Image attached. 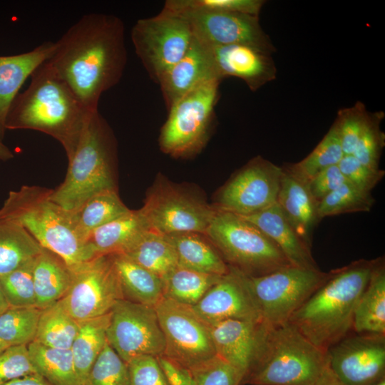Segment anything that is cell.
I'll use <instances>...</instances> for the list:
<instances>
[{
    "instance_id": "e0dca14e",
    "label": "cell",
    "mask_w": 385,
    "mask_h": 385,
    "mask_svg": "<svg viewBox=\"0 0 385 385\" xmlns=\"http://www.w3.org/2000/svg\"><path fill=\"white\" fill-rule=\"evenodd\" d=\"M326 353L329 368L344 385H374L385 378V335L349 334Z\"/></svg>"
},
{
    "instance_id": "c3c4849f",
    "label": "cell",
    "mask_w": 385,
    "mask_h": 385,
    "mask_svg": "<svg viewBox=\"0 0 385 385\" xmlns=\"http://www.w3.org/2000/svg\"><path fill=\"white\" fill-rule=\"evenodd\" d=\"M184 6L207 11L258 16L265 4L262 0H177Z\"/></svg>"
},
{
    "instance_id": "7a4b0ae2",
    "label": "cell",
    "mask_w": 385,
    "mask_h": 385,
    "mask_svg": "<svg viewBox=\"0 0 385 385\" xmlns=\"http://www.w3.org/2000/svg\"><path fill=\"white\" fill-rule=\"evenodd\" d=\"M377 260H358L329 271L328 278L288 322L314 345L327 351L352 330L356 306Z\"/></svg>"
},
{
    "instance_id": "52a82bcc",
    "label": "cell",
    "mask_w": 385,
    "mask_h": 385,
    "mask_svg": "<svg viewBox=\"0 0 385 385\" xmlns=\"http://www.w3.org/2000/svg\"><path fill=\"white\" fill-rule=\"evenodd\" d=\"M205 235L228 266L260 277L292 266L274 242L240 215L216 209Z\"/></svg>"
},
{
    "instance_id": "f6af8a7d",
    "label": "cell",
    "mask_w": 385,
    "mask_h": 385,
    "mask_svg": "<svg viewBox=\"0 0 385 385\" xmlns=\"http://www.w3.org/2000/svg\"><path fill=\"white\" fill-rule=\"evenodd\" d=\"M29 374H38L27 346H10L0 352V385Z\"/></svg>"
},
{
    "instance_id": "681fc988",
    "label": "cell",
    "mask_w": 385,
    "mask_h": 385,
    "mask_svg": "<svg viewBox=\"0 0 385 385\" xmlns=\"http://www.w3.org/2000/svg\"><path fill=\"white\" fill-rule=\"evenodd\" d=\"M346 182L344 176L337 165L318 173L309 180L307 185L310 193L319 202Z\"/></svg>"
},
{
    "instance_id": "d590c367",
    "label": "cell",
    "mask_w": 385,
    "mask_h": 385,
    "mask_svg": "<svg viewBox=\"0 0 385 385\" xmlns=\"http://www.w3.org/2000/svg\"><path fill=\"white\" fill-rule=\"evenodd\" d=\"M80 322L73 318L59 302L41 309L33 342L53 348L71 349Z\"/></svg>"
},
{
    "instance_id": "ffe728a7",
    "label": "cell",
    "mask_w": 385,
    "mask_h": 385,
    "mask_svg": "<svg viewBox=\"0 0 385 385\" xmlns=\"http://www.w3.org/2000/svg\"><path fill=\"white\" fill-rule=\"evenodd\" d=\"M213 79L220 80L216 74L209 46L194 37L185 54L157 83L168 109L185 94Z\"/></svg>"
},
{
    "instance_id": "f907efd6",
    "label": "cell",
    "mask_w": 385,
    "mask_h": 385,
    "mask_svg": "<svg viewBox=\"0 0 385 385\" xmlns=\"http://www.w3.org/2000/svg\"><path fill=\"white\" fill-rule=\"evenodd\" d=\"M157 361L169 385H193L192 370L167 356H156Z\"/></svg>"
},
{
    "instance_id": "f5cc1de1",
    "label": "cell",
    "mask_w": 385,
    "mask_h": 385,
    "mask_svg": "<svg viewBox=\"0 0 385 385\" xmlns=\"http://www.w3.org/2000/svg\"><path fill=\"white\" fill-rule=\"evenodd\" d=\"M312 385H344L333 374L327 364L319 377Z\"/></svg>"
},
{
    "instance_id": "bcb514c9",
    "label": "cell",
    "mask_w": 385,
    "mask_h": 385,
    "mask_svg": "<svg viewBox=\"0 0 385 385\" xmlns=\"http://www.w3.org/2000/svg\"><path fill=\"white\" fill-rule=\"evenodd\" d=\"M338 166L346 181L366 192H371L385 175L384 170L364 165L352 154L344 155Z\"/></svg>"
},
{
    "instance_id": "9a60e30c",
    "label": "cell",
    "mask_w": 385,
    "mask_h": 385,
    "mask_svg": "<svg viewBox=\"0 0 385 385\" xmlns=\"http://www.w3.org/2000/svg\"><path fill=\"white\" fill-rule=\"evenodd\" d=\"M282 168L257 156L221 188L215 208L247 216L277 203Z\"/></svg>"
},
{
    "instance_id": "f1b7e54d",
    "label": "cell",
    "mask_w": 385,
    "mask_h": 385,
    "mask_svg": "<svg viewBox=\"0 0 385 385\" xmlns=\"http://www.w3.org/2000/svg\"><path fill=\"white\" fill-rule=\"evenodd\" d=\"M201 235L195 232L167 235L177 253L178 265L220 276L228 273L230 268L227 264L216 248Z\"/></svg>"
},
{
    "instance_id": "603a6c76",
    "label": "cell",
    "mask_w": 385,
    "mask_h": 385,
    "mask_svg": "<svg viewBox=\"0 0 385 385\" xmlns=\"http://www.w3.org/2000/svg\"><path fill=\"white\" fill-rule=\"evenodd\" d=\"M242 217L270 237L292 266L319 269L312 256L311 247L298 235L277 203L256 213Z\"/></svg>"
},
{
    "instance_id": "836d02e7",
    "label": "cell",
    "mask_w": 385,
    "mask_h": 385,
    "mask_svg": "<svg viewBox=\"0 0 385 385\" xmlns=\"http://www.w3.org/2000/svg\"><path fill=\"white\" fill-rule=\"evenodd\" d=\"M38 374L53 385H80L71 349L53 348L32 342L27 345Z\"/></svg>"
},
{
    "instance_id": "ab89813d",
    "label": "cell",
    "mask_w": 385,
    "mask_h": 385,
    "mask_svg": "<svg viewBox=\"0 0 385 385\" xmlns=\"http://www.w3.org/2000/svg\"><path fill=\"white\" fill-rule=\"evenodd\" d=\"M35 259L0 277V284L10 307H36L33 274Z\"/></svg>"
},
{
    "instance_id": "cb8c5ba5",
    "label": "cell",
    "mask_w": 385,
    "mask_h": 385,
    "mask_svg": "<svg viewBox=\"0 0 385 385\" xmlns=\"http://www.w3.org/2000/svg\"><path fill=\"white\" fill-rule=\"evenodd\" d=\"M277 203L298 235L312 247L313 232L321 220L318 202L310 193L307 183L282 168Z\"/></svg>"
},
{
    "instance_id": "d6a6232c",
    "label": "cell",
    "mask_w": 385,
    "mask_h": 385,
    "mask_svg": "<svg viewBox=\"0 0 385 385\" xmlns=\"http://www.w3.org/2000/svg\"><path fill=\"white\" fill-rule=\"evenodd\" d=\"M110 317L111 312L80 322L78 332L71 347L80 385L83 384L107 342Z\"/></svg>"
},
{
    "instance_id": "4dcf8cb0",
    "label": "cell",
    "mask_w": 385,
    "mask_h": 385,
    "mask_svg": "<svg viewBox=\"0 0 385 385\" xmlns=\"http://www.w3.org/2000/svg\"><path fill=\"white\" fill-rule=\"evenodd\" d=\"M123 255L163 279L178 266L177 253L167 235L148 230Z\"/></svg>"
},
{
    "instance_id": "5b68a950",
    "label": "cell",
    "mask_w": 385,
    "mask_h": 385,
    "mask_svg": "<svg viewBox=\"0 0 385 385\" xmlns=\"http://www.w3.org/2000/svg\"><path fill=\"white\" fill-rule=\"evenodd\" d=\"M51 192L37 185L10 191L0 208V217L21 225L43 248L58 255L73 270L96 257L76 232L70 212L51 200Z\"/></svg>"
},
{
    "instance_id": "74e56055",
    "label": "cell",
    "mask_w": 385,
    "mask_h": 385,
    "mask_svg": "<svg viewBox=\"0 0 385 385\" xmlns=\"http://www.w3.org/2000/svg\"><path fill=\"white\" fill-rule=\"evenodd\" d=\"M41 309L9 307L0 315V339L10 346H27L36 337Z\"/></svg>"
},
{
    "instance_id": "6da1fadb",
    "label": "cell",
    "mask_w": 385,
    "mask_h": 385,
    "mask_svg": "<svg viewBox=\"0 0 385 385\" xmlns=\"http://www.w3.org/2000/svg\"><path fill=\"white\" fill-rule=\"evenodd\" d=\"M47 62L87 110L98 111L101 96L119 83L126 66L123 21L84 14L55 41Z\"/></svg>"
},
{
    "instance_id": "7dc6e473",
    "label": "cell",
    "mask_w": 385,
    "mask_h": 385,
    "mask_svg": "<svg viewBox=\"0 0 385 385\" xmlns=\"http://www.w3.org/2000/svg\"><path fill=\"white\" fill-rule=\"evenodd\" d=\"M127 366L128 385H169L155 356L135 358Z\"/></svg>"
},
{
    "instance_id": "83f0119b",
    "label": "cell",
    "mask_w": 385,
    "mask_h": 385,
    "mask_svg": "<svg viewBox=\"0 0 385 385\" xmlns=\"http://www.w3.org/2000/svg\"><path fill=\"white\" fill-rule=\"evenodd\" d=\"M111 255L125 299L155 307L164 298L161 278L123 254Z\"/></svg>"
},
{
    "instance_id": "4316f807",
    "label": "cell",
    "mask_w": 385,
    "mask_h": 385,
    "mask_svg": "<svg viewBox=\"0 0 385 385\" xmlns=\"http://www.w3.org/2000/svg\"><path fill=\"white\" fill-rule=\"evenodd\" d=\"M352 330L385 335V265L378 257L370 279L356 306Z\"/></svg>"
},
{
    "instance_id": "8fae6325",
    "label": "cell",
    "mask_w": 385,
    "mask_h": 385,
    "mask_svg": "<svg viewBox=\"0 0 385 385\" xmlns=\"http://www.w3.org/2000/svg\"><path fill=\"white\" fill-rule=\"evenodd\" d=\"M155 309L165 338L164 355L190 369L216 356L210 326L192 306L164 297Z\"/></svg>"
},
{
    "instance_id": "7402d4cb",
    "label": "cell",
    "mask_w": 385,
    "mask_h": 385,
    "mask_svg": "<svg viewBox=\"0 0 385 385\" xmlns=\"http://www.w3.org/2000/svg\"><path fill=\"white\" fill-rule=\"evenodd\" d=\"M55 42L46 41L34 49L11 56H0V139L6 132L11 106L26 80L52 55Z\"/></svg>"
},
{
    "instance_id": "d6986e66",
    "label": "cell",
    "mask_w": 385,
    "mask_h": 385,
    "mask_svg": "<svg viewBox=\"0 0 385 385\" xmlns=\"http://www.w3.org/2000/svg\"><path fill=\"white\" fill-rule=\"evenodd\" d=\"M207 46L220 80L236 77L256 91L276 77L277 69L270 54L243 44Z\"/></svg>"
},
{
    "instance_id": "6f0895ef",
    "label": "cell",
    "mask_w": 385,
    "mask_h": 385,
    "mask_svg": "<svg viewBox=\"0 0 385 385\" xmlns=\"http://www.w3.org/2000/svg\"><path fill=\"white\" fill-rule=\"evenodd\" d=\"M374 385H385V378L377 382Z\"/></svg>"
},
{
    "instance_id": "2e32d148",
    "label": "cell",
    "mask_w": 385,
    "mask_h": 385,
    "mask_svg": "<svg viewBox=\"0 0 385 385\" xmlns=\"http://www.w3.org/2000/svg\"><path fill=\"white\" fill-rule=\"evenodd\" d=\"M150 230L162 235H205L216 210L169 184H158L140 208Z\"/></svg>"
},
{
    "instance_id": "9c48e42d",
    "label": "cell",
    "mask_w": 385,
    "mask_h": 385,
    "mask_svg": "<svg viewBox=\"0 0 385 385\" xmlns=\"http://www.w3.org/2000/svg\"><path fill=\"white\" fill-rule=\"evenodd\" d=\"M220 80L205 82L185 94L168 108L159 143L174 157L192 155L207 141L217 101Z\"/></svg>"
},
{
    "instance_id": "816d5d0a",
    "label": "cell",
    "mask_w": 385,
    "mask_h": 385,
    "mask_svg": "<svg viewBox=\"0 0 385 385\" xmlns=\"http://www.w3.org/2000/svg\"><path fill=\"white\" fill-rule=\"evenodd\" d=\"M2 385H53L39 374H29L11 380Z\"/></svg>"
},
{
    "instance_id": "277c9868",
    "label": "cell",
    "mask_w": 385,
    "mask_h": 385,
    "mask_svg": "<svg viewBox=\"0 0 385 385\" xmlns=\"http://www.w3.org/2000/svg\"><path fill=\"white\" fill-rule=\"evenodd\" d=\"M115 142L112 130L98 111L92 112L73 150L68 154L63 181L51 189V198L72 212L93 195L117 190L114 178Z\"/></svg>"
},
{
    "instance_id": "9f6ffc18",
    "label": "cell",
    "mask_w": 385,
    "mask_h": 385,
    "mask_svg": "<svg viewBox=\"0 0 385 385\" xmlns=\"http://www.w3.org/2000/svg\"><path fill=\"white\" fill-rule=\"evenodd\" d=\"M9 346L0 339V352L7 348Z\"/></svg>"
},
{
    "instance_id": "7bdbcfd3",
    "label": "cell",
    "mask_w": 385,
    "mask_h": 385,
    "mask_svg": "<svg viewBox=\"0 0 385 385\" xmlns=\"http://www.w3.org/2000/svg\"><path fill=\"white\" fill-rule=\"evenodd\" d=\"M383 113H370L369 122L361 134L352 155L364 165L379 169L385 135L381 129Z\"/></svg>"
},
{
    "instance_id": "e575fe53",
    "label": "cell",
    "mask_w": 385,
    "mask_h": 385,
    "mask_svg": "<svg viewBox=\"0 0 385 385\" xmlns=\"http://www.w3.org/2000/svg\"><path fill=\"white\" fill-rule=\"evenodd\" d=\"M221 277L178 265L163 279L164 297L194 306Z\"/></svg>"
},
{
    "instance_id": "f546056e",
    "label": "cell",
    "mask_w": 385,
    "mask_h": 385,
    "mask_svg": "<svg viewBox=\"0 0 385 385\" xmlns=\"http://www.w3.org/2000/svg\"><path fill=\"white\" fill-rule=\"evenodd\" d=\"M130 209L120 200L117 190L98 193L70 212L78 235L86 242L93 230L125 214Z\"/></svg>"
},
{
    "instance_id": "1f68e13d",
    "label": "cell",
    "mask_w": 385,
    "mask_h": 385,
    "mask_svg": "<svg viewBox=\"0 0 385 385\" xmlns=\"http://www.w3.org/2000/svg\"><path fill=\"white\" fill-rule=\"evenodd\" d=\"M42 250L21 225L0 217V277L35 259Z\"/></svg>"
},
{
    "instance_id": "8992f818",
    "label": "cell",
    "mask_w": 385,
    "mask_h": 385,
    "mask_svg": "<svg viewBox=\"0 0 385 385\" xmlns=\"http://www.w3.org/2000/svg\"><path fill=\"white\" fill-rule=\"evenodd\" d=\"M327 364L326 351L290 323H263L252 364L241 385H312Z\"/></svg>"
},
{
    "instance_id": "8d00e7d4",
    "label": "cell",
    "mask_w": 385,
    "mask_h": 385,
    "mask_svg": "<svg viewBox=\"0 0 385 385\" xmlns=\"http://www.w3.org/2000/svg\"><path fill=\"white\" fill-rule=\"evenodd\" d=\"M344 155L338 130L334 123L314 150L304 159L282 168L298 179L308 183L320 171L339 164Z\"/></svg>"
},
{
    "instance_id": "3957f363",
    "label": "cell",
    "mask_w": 385,
    "mask_h": 385,
    "mask_svg": "<svg viewBox=\"0 0 385 385\" xmlns=\"http://www.w3.org/2000/svg\"><path fill=\"white\" fill-rule=\"evenodd\" d=\"M91 113L46 61L31 74L27 88L15 98L6 130L46 133L58 140L68 155Z\"/></svg>"
},
{
    "instance_id": "7c38bea8",
    "label": "cell",
    "mask_w": 385,
    "mask_h": 385,
    "mask_svg": "<svg viewBox=\"0 0 385 385\" xmlns=\"http://www.w3.org/2000/svg\"><path fill=\"white\" fill-rule=\"evenodd\" d=\"M71 271V284L59 302L78 322L110 313L125 299L111 255L95 257Z\"/></svg>"
},
{
    "instance_id": "5bb4252c",
    "label": "cell",
    "mask_w": 385,
    "mask_h": 385,
    "mask_svg": "<svg viewBox=\"0 0 385 385\" xmlns=\"http://www.w3.org/2000/svg\"><path fill=\"white\" fill-rule=\"evenodd\" d=\"M107 342L128 364L142 356H158L165 342L155 307L127 299L118 301L111 311Z\"/></svg>"
},
{
    "instance_id": "ac0fdd59",
    "label": "cell",
    "mask_w": 385,
    "mask_h": 385,
    "mask_svg": "<svg viewBox=\"0 0 385 385\" xmlns=\"http://www.w3.org/2000/svg\"><path fill=\"white\" fill-rule=\"evenodd\" d=\"M229 268L193 309L209 324L227 319L261 321L244 274Z\"/></svg>"
},
{
    "instance_id": "4fadbf2b",
    "label": "cell",
    "mask_w": 385,
    "mask_h": 385,
    "mask_svg": "<svg viewBox=\"0 0 385 385\" xmlns=\"http://www.w3.org/2000/svg\"><path fill=\"white\" fill-rule=\"evenodd\" d=\"M183 17L189 24L193 36L211 46L243 44L272 55L275 48L262 29L259 16L240 13L207 11L184 6L177 0L164 4Z\"/></svg>"
},
{
    "instance_id": "484cf974",
    "label": "cell",
    "mask_w": 385,
    "mask_h": 385,
    "mask_svg": "<svg viewBox=\"0 0 385 385\" xmlns=\"http://www.w3.org/2000/svg\"><path fill=\"white\" fill-rule=\"evenodd\" d=\"M36 307L43 309L59 302L72 282V271L54 252L43 248L34 265Z\"/></svg>"
},
{
    "instance_id": "f35d334b",
    "label": "cell",
    "mask_w": 385,
    "mask_h": 385,
    "mask_svg": "<svg viewBox=\"0 0 385 385\" xmlns=\"http://www.w3.org/2000/svg\"><path fill=\"white\" fill-rule=\"evenodd\" d=\"M374 202L371 192L362 190L346 181L318 202V216L322 220L340 214L369 212Z\"/></svg>"
},
{
    "instance_id": "44dd1931",
    "label": "cell",
    "mask_w": 385,
    "mask_h": 385,
    "mask_svg": "<svg viewBox=\"0 0 385 385\" xmlns=\"http://www.w3.org/2000/svg\"><path fill=\"white\" fill-rule=\"evenodd\" d=\"M210 326L216 355L235 367L243 379L252 364L263 323L227 319Z\"/></svg>"
},
{
    "instance_id": "db71d44e",
    "label": "cell",
    "mask_w": 385,
    "mask_h": 385,
    "mask_svg": "<svg viewBox=\"0 0 385 385\" xmlns=\"http://www.w3.org/2000/svg\"><path fill=\"white\" fill-rule=\"evenodd\" d=\"M14 158L12 151L0 139V160L6 161Z\"/></svg>"
},
{
    "instance_id": "d4e9b609",
    "label": "cell",
    "mask_w": 385,
    "mask_h": 385,
    "mask_svg": "<svg viewBox=\"0 0 385 385\" xmlns=\"http://www.w3.org/2000/svg\"><path fill=\"white\" fill-rule=\"evenodd\" d=\"M148 222L140 209L125 214L91 232L86 239L94 255L124 254L147 231Z\"/></svg>"
},
{
    "instance_id": "30bf717a",
    "label": "cell",
    "mask_w": 385,
    "mask_h": 385,
    "mask_svg": "<svg viewBox=\"0 0 385 385\" xmlns=\"http://www.w3.org/2000/svg\"><path fill=\"white\" fill-rule=\"evenodd\" d=\"M193 39L188 22L164 7L154 16L138 20L131 30L135 51L156 83L185 54Z\"/></svg>"
},
{
    "instance_id": "60d3db41",
    "label": "cell",
    "mask_w": 385,
    "mask_h": 385,
    "mask_svg": "<svg viewBox=\"0 0 385 385\" xmlns=\"http://www.w3.org/2000/svg\"><path fill=\"white\" fill-rule=\"evenodd\" d=\"M82 385H128L127 364L108 342Z\"/></svg>"
},
{
    "instance_id": "ee69618b",
    "label": "cell",
    "mask_w": 385,
    "mask_h": 385,
    "mask_svg": "<svg viewBox=\"0 0 385 385\" xmlns=\"http://www.w3.org/2000/svg\"><path fill=\"white\" fill-rule=\"evenodd\" d=\"M193 385H241L240 373L217 355L193 368Z\"/></svg>"
},
{
    "instance_id": "11a10c76",
    "label": "cell",
    "mask_w": 385,
    "mask_h": 385,
    "mask_svg": "<svg viewBox=\"0 0 385 385\" xmlns=\"http://www.w3.org/2000/svg\"><path fill=\"white\" fill-rule=\"evenodd\" d=\"M10 307L0 284V315L6 311Z\"/></svg>"
},
{
    "instance_id": "b9f144b4",
    "label": "cell",
    "mask_w": 385,
    "mask_h": 385,
    "mask_svg": "<svg viewBox=\"0 0 385 385\" xmlns=\"http://www.w3.org/2000/svg\"><path fill=\"white\" fill-rule=\"evenodd\" d=\"M370 117L365 106L357 102L338 112L334 122L344 155L352 154Z\"/></svg>"
},
{
    "instance_id": "ba28073f",
    "label": "cell",
    "mask_w": 385,
    "mask_h": 385,
    "mask_svg": "<svg viewBox=\"0 0 385 385\" xmlns=\"http://www.w3.org/2000/svg\"><path fill=\"white\" fill-rule=\"evenodd\" d=\"M329 275V272H322L320 269L294 266L260 277L244 274L260 320L270 326L287 322Z\"/></svg>"
}]
</instances>
